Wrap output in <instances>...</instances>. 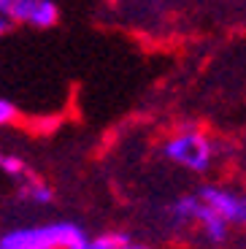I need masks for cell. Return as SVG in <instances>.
I'll return each instance as SVG.
<instances>
[{"label":"cell","mask_w":246,"mask_h":249,"mask_svg":"<svg viewBox=\"0 0 246 249\" xmlns=\"http://www.w3.org/2000/svg\"><path fill=\"white\" fill-rule=\"evenodd\" d=\"M197 195H200L209 206H214L230 225L246 228V195L233 193L228 187H216V184H200Z\"/></svg>","instance_id":"5b68a950"},{"label":"cell","mask_w":246,"mask_h":249,"mask_svg":"<svg viewBox=\"0 0 246 249\" xmlns=\"http://www.w3.org/2000/svg\"><path fill=\"white\" fill-rule=\"evenodd\" d=\"M65 249H89V241H76V244H70V247H65Z\"/></svg>","instance_id":"30bf717a"},{"label":"cell","mask_w":246,"mask_h":249,"mask_svg":"<svg viewBox=\"0 0 246 249\" xmlns=\"http://www.w3.org/2000/svg\"><path fill=\"white\" fill-rule=\"evenodd\" d=\"M0 171L6 176H11V179H17V181H25L33 176L30 165L25 162V157H19V155H3L0 157Z\"/></svg>","instance_id":"52a82bcc"},{"label":"cell","mask_w":246,"mask_h":249,"mask_svg":"<svg viewBox=\"0 0 246 249\" xmlns=\"http://www.w3.org/2000/svg\"><path fill=\"white\" fill-rule=\"evenodd\" d=\"M17 117H19L17 103H14L11 98H0V124L8 127V124H14V119H17Z\"/></svg>","instance_id":"9c48e42d"},{"label":"cell","mask_w":246,"mask_h":249,"mask_svg":"<svg viewBox=\"0 0 246 249\" xmlns=\"http://www.w3.org/2000/svg\"><path fill=\"white\" fill-rule=\"evenodd\" d=\"M19 200L33 203V206H52L54 203V190H52L46 181L30 176V179H25L19 184Z\"/></svg>","instance_id":"8992f818"},{"label":"cell","mask_w":246,"mask_h":249,"mask_svg":"<svg viewBox=\"0 0 246 249\" xmlns=\"http://www.w3.org/2000/svg\"><path fill=\"white\" fill-rule=\"evenodd\" d=\"M168 212H171V219L176 225H197L200 233L206 236V241H211V244H225L228 241L230 222L216 212L214 206L206 203L197 193L176 198Z\"/></svg>","instance_id":"3957f363"},{"label":"cell","mask_w":246,"mask_h":249,"mask_svg":"<svg viewBox=\"0 0 246 249\" xmlns=\"http://www.w3.org/2000/svg\"><path fill=\"white\" fill-rule=\"evenodd\" d=\"M122 249H149V247H143V244H133V241H127Z\"/></svg>","instance_id":"8fae6325"},{"label":"cell","mask_w":246,"mask_h":249,"mask_svg":"<svg viewBox=\"0 0 246 249\" xmlns=\"http://www.w3.org/2000/svg\"><path fill=\"white\" fill-rule=\"evenodd\" d=\"M127 241V233H103L89 241V249H122Z\"/></svg>","instance_id":"ba28073f"},{"label":"cell","mask_w":246,"mask_h":249,"mask_svg":"<svg viewBox=\"0 0 246 249\" xmlns=\"http://www.w3.org/2000/svg\"><path fill=\"white\" fill-rule=\"evenodd\" d=\"M162 155L178 165V168H187L192 174H206L214 162L216 146L203 130L197 127H181L176 130L165 143H162Z\"/></svg>","instance_id":"7a4b0ae2"},{"label":"cell","mask_w":246,"mask_h":249,"mask_svg":"<svg viewBox=\"0 0 246 249\" xmlns=\"http://www.w3.org/2000/svg\"><path fill=\"white\" fill-rule=\"evenodd\" d=\"M108 3H117V0H108Z\"/></svg>","instance_id":"7c38bea8"},{"label":"cell","mask_w":246,"mask_h":249,"mask_svg":"<svg viewBox=\"0 0 246 249\" xmlns=\"http://www.w3.org/2000/svg\"><path fill=\"white\" fill-rule=\"evenodd\" d=\"M87 233L76 222H43L27 225V228H14L0 236V249H65L76 241H84Z\"/></svg>","instance_id":"6da1fadb"},{"label":"cell","mask_w":246,"mask_h":249,"mask_svg":"<svg viewBox=\"0 0 246 249\" xmlns=\"http://www.w3.org/2000/svg\"><path fill=\"white\" fill-rule=\"evenodd\" d=\"M60 3L57 0H0V17L14 19L17 25L33 30H49L60 22Z\"/></svg>","instance_id":"277c9868"}]
</instances>
